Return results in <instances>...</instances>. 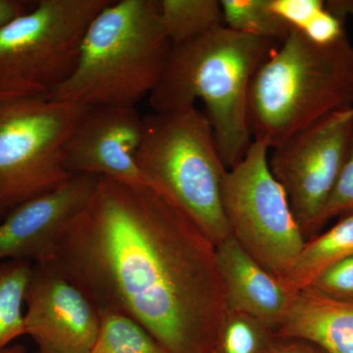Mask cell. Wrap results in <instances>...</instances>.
Returning <instances> with one entry per match:
<instances>
[{"label": "cell", "instance_id": "cell-28", "mask_svg": "<svg viewBox=\"0 0 353 353\" xmlns=\"http://www.w3.org/2000/svg\"><path fill=\"white\" fill-rule=\"evenodd\" d=\"M0 353H27V350L23 345L13 343L4 350H0Z\"/></svg>", "mask_w": 353, "mask_h": 353}, {"label": "cell", "instance_id": "cell-22", "mask_svg": "<svg viewBox=\"0 0 353 353\" xmlns=\"http://www.w3.org/2000/svg\"><path fill=\"white\" fill-rule=\"evenodd\" d=\"M312 287L336 299H353V256L330 266Z\"/></svg>", "mask_w": 353, "mask_h": 353}, {"label": "cell", "instance_id": "cell-18", "mask_svg": "<svg viewBox=\"0 0 353 353\" xmlns=\"http://www.w3.org/2000/svg\"><path fill=\"white\" fill-rule=\"evenodd\" d=\"M224 24L233 31L282 43L290 28L269 7V0H221Z\"/></svg>", "mask_w": 353, "mask_h": 353}, {"label": "cell", "instance_id": "cell-6", "mask_svg": "<svg viewBox=\"0 0 353 353\" xmlns=\"http://www.w3.org/2000/svg\"><path fill=\"white\" fill-rule=\"evenodd\" d=\"M111 0H39L0 28V101L46 97L75 71L88 26Z\"/></svg>", "mask_w": 353, "mask_h": 353}, {"label": "cell", "instance_id": "cell-9", "mask_svg": "<svg viewBox=\"0 0 353 353\" xmlns=\"http://www.w3.org/2000/svg\"><path fill=\"white\" fill-rule=\"evenodd\" d=\"M353 136V106L336 111L272 148L269 167L284 188L306 241L320 217L345 160Z\"/></svg>", "mask_w": 353, "mask_h": 353}, {"label": "cell", "instance_id": "cell-8", "mask_svg": "<svg viewBox=\"0 0 353 353\" xmlns=\"http://www.w3.org/2000/svg\"><path fill=\"white\" fill-rule=\"evenodd\" d=\"M269 150L252 141L243 159L228 169L223 206L234 240L284 283L306 240L284 188L272 174Z\"/></svg>", "mask_w": 353, "mask_h": 353}, {"label": "cell", "instance_id": "cell-21", "mask_svg": "<svg viewBox=\"0 0 353 353\" xmlns=\"http://www.w3.org/2000/svg\"><path fill=\"white\" fill-rule=\"evenodd\" d=\"M353 212V136L350 153L320 217V229L338 216Z\"/></svg>", "mask_w": 353, "mask_h": 353}, {"label": "cell", "instance_id": "cell-15", "mask_svg": "<svg viewBox=\"0 0 353 353\" xmlns=\"http://www.w3.org/2000/svg\"><path fill=\"white\" fill-rule=\"evenodd\" d=\"M353 256V212L343 215L334 226L305 241L283 284L296 294L312 287L332 265Z\"/></svg>", "mask_w": 353, "mask_h": 353}, {"label": "cell", "instance_id": "cell-23", "mask_svg": "<svg viewBox=\"0 0 353 353\" xmlns=\"http://www.w3.org/2000/svg\"><path fill=\"white\" fill-rule=\"evenodd\" d=\"M272 12L290 28L303 31L318 13L325 9L322 0H269Z\"/></svg>", "mask_w": 353, "mask_h": 353}, {"label": "cell", "instance_id": "cell-7", "mask_svg": "<svg viewBox=\"0 0 353 353\" xmlns=\"http://www.w3.org/2000/svg\"><path fill=\"white\" fill-rule=\"evenodd\" d=\"M87 106L46 97L0 101V221L63 185V148Z\"/></svg>", "mask_w": 353, "mask_h": 353}, {"label": "cell", "instance_id": "cell-16", "mask_svg": "<svg viewBox=\"0 0 353 353\" xmlns=\"http://www.w3.org/2000/svg\"><path fill=\"white\" fill-rule=\"evenodd\" d=\"M158 13L171 46L201 38L225 26L218 0H157Z\"/></svg>", "mask_w": 353, "mask_h": 353}, {"label": "cell", "instance_id": "cell-19", "mask_svg": "<svg viewBox=\"0 0 353 353\" xmlns=\"http://www.w3.org/2000/svg\"><path fill=\"white\" fill-rule=\"evenodd\" d=\"M90 353L168 352L132 318L112 311H101V326Z\"/></svg>", "mask_w": 353, "mask_h": 353}, {"label": "cell", "instance_id": "cell-13", "mask_svg": "<svg viewBox=\"0 0 353 353\" xmlns=\"http://www.w3.org/2000/svg\"><path fill=\"white\" fill-rule=\"evenodd\" d=\"M228 310L245 313L275 333L296 294L248 254L234 236L216 245Z\"/></svg>", "mask_w": 353, "mask_h": 353}, {"label": "cell", "instance_id": "cell-12", "mask_svg": "<svg viewBox=\"0 0 353 353\" xmlns=\"http://www.w3.org/2000/svg\"><path fill=\"white\" fill-rule=\"evenodd\" d=\"M99 176L73 175L58 189L21 204L0 221V262H38L72 218L80 212Z\"/></svg>", "mask_w": 353, "mask_h": 353}, {"label": "cell", "instance_id": "cell-26", "mask_svg": "<svg viewBox=\"0 0 353 353\" xmlns=\"http://www.w3.org/2000/svg\"><path fill=\"white\" fill-rule=\"evenodd\" d=\"M37 2L21 1V0H0V28L11 21L29 12Z\"/></svg>", "mask_w": 353, "mask_h": 353}, {"label": "cell", "instance_id": "cell-4", "mask_svg": "<svg viewBox=\"0 0 353 353\" xmlns=\"http://www.w3.org/2000/svg\"><path fill=\"white\" fill-rule=\"evenodd\" d=\"M171 43L157 0L111 1L88 26L75 71L46 99L134 108L161 79Z\"/></svg>", "mask_w": 353, "mask_h": 353}, {"label": "cell", "instance_id": "cell-10", "mask_svg": "<svg viewBox=\"0 0 353 353\" xmlns=\"http://www.w3.org/2000/svg\"><path fill=\"white\" fill-rule=\"evenodd\" d=\"M26 334L38 353H90L101 326V311L50 265L32 264L25 294Z\"/></svg>", "mask_w": 353, "mask_h": 353}, {"label": "cell", "instance_id": "cell-14", "mask_svg": "<svg viewBox=\"0 0 353 353\" xmlns=\"http://www.w3.org/2000/svg\"><path fill=\"white\" fill-rule=\"evenodd\" d=\"M275 336L307 341L324 353H353V299L301 290Z\"/></svg>", "mask_w": 353, "mask_h": 353}, {"label": "cell", "instance_id": "cell-5", "mask_svg": "<svg viewBox=\"0 0 353 353\" xmlns=\"http://www.w3.org/2000/svg\"><path fill=\"white\" fill-rule=\"evenodd\" d=\"M136 160L215 246L233 236L223 206L228 169L205 113L192 105L143 116Z\"/></svg>", "mask_w": 353, "mask_h": 353}, {"label": "cell", "instance_id": "cell-24", "mask_svg": "<svg viewBox=\"0 0 353 353\" xmlns=\"http://www.w3.org/2000/svg\"><path fill=\"white\" fill-rule=\"evenodd\" d=\"M343 21L330 13L326 8L317 14L303 30L306 38L314 43L326 46L336 43L345 34Z\"/></svg>", "mask_w": 353, "mask_h": 353}, {"label": "cell", "instance_id": "cell-27", "mask_svg": "<svg viewBox=\"0 0 353 353\" xmlns=\"http://www.w3.org/2000/svg\"><path fill=\"white\" fill-rule=\"evenodd\" d=\"M325 8L341 21L345 20V18L347 16H352L353 17V0H330V1H325Z\"/></svg>", "mask_w": 353, "mask_h": 353}, {"label": "cell", "instance_id": "cell-17", "mask_svg": "<svg viewBox=\"0 0 353 353\" xmlns=\"http://www.w3.org/2000/svg\"><path fill=\"white\" fill-rule=\"evenodd\" d=\"M32 264L27 260L0 262V350L26 336L23 308Z\"/></svg>", "mask_w": 353, "mask_h": 353}, {"label": "cell", "instance_id": "cell-1", "mask_svg": "<svg viewBox=\"0 0 353 353\" xmlns=\"http://www.w3.org/2000/svg\"><path fill=\"white\" fill-rule=\"evenodd\" d=\"M38 262L99 311L141 324L168 353H209L228 307L216 246L157 185L99 176Z\"/></svg>", "mask_w": 353, "mask_h": 353}, {"label": "cell", "instance_id": "cell-25", "mask_svg": "<svg viewBox=\"0 0 353 353\" xmlns=\"http://www.w3.org/2000/svg\"><path fill=\"white\" fill-rule=\"evenodd\" d=\"M266 353H324L307 341L275 338Z\"/></svg>", "mask_w": 353, "mask_h": 353}, {"label": "cell", "instance_id": "cell-20", "mask_svg": "<svg viewBox=\"0 0 353 353\" xmlns=\"http://www.w3.org/2000/svg\"><path fill=\"white\" fill-rule=\"evenodd\" d=\"M275 333L245 313L228 310L226 319L209 353H266Z\"/></svg>", "mask_w": 353, "mask_h": 353}, {"label": "cell", "instance_id": "cell-2", "mask_svg": "<svg viewBox=\"0 0 353 353\" xmlns=\"http://www.w3.org/2000/svg\"><path fill=\"white\" fill-rule=\"evenodd\" d=\"M280 43L226 26L171 48L161 79L150 94L154 112L201 101L227 169L243 159L252 143L248 97L252 78Z\"/></svg>", "mask_w": 353, "mask_h": 353}, {"label": "cell", "instance_id": "cell-11", "mask_svg": "<svg viewBox=\"0 0 353 353\" xmlns=\"http://www.w3.org/2000/svg\"><path fill=\"white\" fill-rule=\"evenodd\" d=\"M143 117L136 108H88L65 143V170L71 176L94 175L132 185H154L136 160Z\"/></svg>", "mask_w": 353, "mask_h": 353}, {"label": "cell", "instance_id": "cell-3", "mask_svg": "<svg viewBox=\"0 0 353 353\" xmlns=\"http://www.w3.org/2000/svg\"><path fill=\"white\" fill-rule=\"evenodd\" d=\"M352 106L353 44L347 34L321 46L292 28L252 78L248 128L253 141L274 148Z\"/></svg>", "mask_w": 353, "mask_h": 353}]
</instances>
